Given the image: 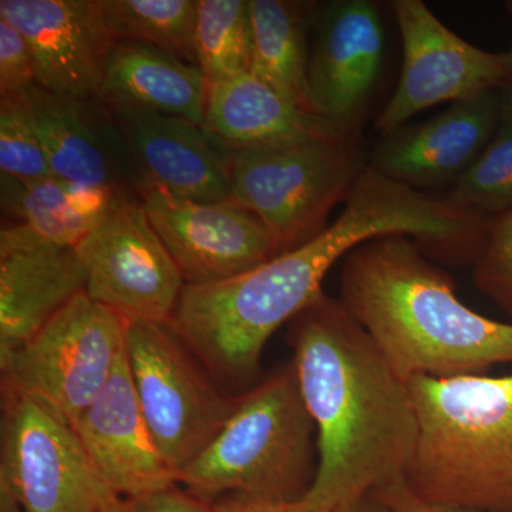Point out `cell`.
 <instances>
[{
	"instance_id": "6da1fadb",
	"label": "cell",
	"mask_w": 512,
	"mask_h": 512,
	"mask_svg": "<svg viewBox=\"0 0 512 512\" xmlns=\"http://www.w3.org/2000/svg\"><path fill=\"white\" fill-rule=\"evenodd\" d=\"M487 217L376 173L369 164L338 220L309 244L212 285H185L170 326L198 362L222 379L256 375L272 335L323 293L332 266L369 239L406 235L429 256L464 261Z\"/></svg>"
},
{
	"instance_id": "7a4b0ae2",
	"label": "cell",
	"mask_w": 512,
	"mask_h": 512,
	"mask_svg": "<svg viewBox=\"0 0 512 512\" xmlns=\"http://www.w3.org/2000/svg\"><path fill=\"white\" fill-rule=\"evenodd\" d=\"M288 342L318 433V473L303 500L332 512L404 477L419 437L409 384L340 299L320 293L288 323Z\"/></svg>"
},
{
	"instance_id": "3957f363",
	"label": "cell",
	"mask_w": 512,
	"mask_h": 512,
	"mask_svg": "<svg viewBox=\"0 0 512 512\" xmlns=\"http://www.w3.org/2000/svg\"><path fill=\"white\" fill-rule=\"evenodd\" d=\"M339 289L340 302L406 382L512 363V323L468 308L453 278L406 235L352 249L343 258Z\"/></svg>"
},
{
	"instance_id": "277c9868",
	"label": "cell",
	"mask_w": 512,
	"mask_h": 512,
	"mask_svg": "<svg viewBox=\"0 0 512 512\" xmlns=\"http://www.w3.org/2000/svg\"><path fill=\"white\" fill-rule=\"evenodd\" d=\"M419 437L404 478L430 503L512 512V375L407 380Z\"/></svg>"
},
{
	"instance_id": "5b68a950",
	"label": "cell",
	"mask_w": 512,
	"mask_h": 512,
	"mask_svg": "<svg viewBox=\"0 0 512 512\" xmlns=\"http://www.w3.org/2000/svg\"><path fill=\"white\" fill-rule=\"evenodd\" d=\"M318 466V433L291 365L239 397L220 434L178 473V484L210 503L228 495L298 501Z\"/></svg>"
},
{
	"instance_id": "8992f818",
	"label": "cell",
	"mask_w": 512,
	"mask_h": 512,
	"mask_svg": "<svg viewBox=\"0 0 512 512\" xmlns=\"http://www.w3.org/2000/svg\"><path fill=\"white\" fill-rule=\"evenodd\" d=\"M227 151L232 200L254 212L279 255L309 244L330 227L367 167L360 138Z\"/></svg>"
},
{
	"instance_id": "52a82bcc",
	"label": "cell",
	"mask_w": 512,
	"mask_h": 512,
	"mask_svg": "<svg viewBox=\"0 0 512 512\" xmlns=\"http://www.w3.org/2000/svg\"><path fill=\"white\" fill-rule=\"evenodd\" d=\"M124 346L148 429L178 476L224 429L239 397L212 384L168 325L127 323Z\"/></svg>"
},
{
	"instance_id": "ba28073f",
	"label": "cell",
	"mask_w": 512,
	"mask_h": 512,
	"mask_svg": "<svg viewBox=\"0 0 512 512\" xmlns=\"http://www.w3.org/2000/svg\"><path fill=\"white\" fill-rule=\"evenodd\" d=\"M126 330V320L82 293L0 362L2 387L35 397L72 423L109 382Z\"/></svg>"
},
{
	"instance_id": "9c48e42d",
	"label": "cell",
	"mask_w": 512,
	"mask_h": 512,
	"mask_svg": "<svg viewBox=\"0 0 512 512\" xmlns=\"http://www.w3.org/2000/svg\"><path fill=\"white\" fill-rule=\"evenodd\" d=\"M0 483L25 512H100L116 494L101 480L72 423L45 403L3 389Z\"/></svg>"
},
{
	"instance_id": "30bf717a",
	"label": "cell",
	"mask_w": 512,
	"mask_h": 512,
	"mask_svg": "<svg viewBox=\"0 0 512 512\" xmlns=\"http://www.w3.org/2000/svg\"><path fill=\"white\" fill-rule=\"evenodd\" d=\"M402 37L399 83L375 121L380 136L406 126L421 111L512 86V46L488 52L456 35L423 0L390 2Z\"/></svg>"
},
{
	"instance_id": "8fae6325",
	"label": "cell",
	"mask_w": 512,
	"mask_h": 512,
	"mask_svg": "<svg viewBox=\"0 0 512 512\" xmlns=\"http://www.w3.org/2000/svg\"><path fill=\"white\" fill-rule=\"evenodd\" d=\"M74 248L92 301L127 323H170L185 282L141 200L123 202Z\"/></svg>"
},
{
	"instance_id": "7c38bea8",
	"label": "cell",
	"mask_w": 512,
	"mask_h": 512,
	"mask_svg": "<svg viewBox=\"0 0 512 512\" xmlns=\"http://www.w3.org/2000/svg\"><path fill=\"white\" fill-rule=\"evenodd\" d=\"M141 202L185 285L228 281L279 256L264 222L237 201L197 202L148 188Z\"/></svg>"
},
{
	"instance_id": "4fadbf2b",
	"label": "cell",
	"mask_w": 512,
	"mask_h": 512,
	"mask_svg": "<svg viewBox=\"0 0 512 512\" xmlns=\"http://www.w3.org/2000/svg\"><path fill=\"white\" fill-rule=\"evenodd\" d=\"M308 83L313 109L360 137L382 72L384 28L372 0L316 3Z\"/></svg>"
},
{
	"instance_id": "5bb4252c",
	"label": "cell",
	"mask_w": 512,
	"mask_h": 512,
	"mask_svg": "<svg viewBox=\"0 0 512 512\" xmlns=\"http://www.w3.org/2000/svg\"><path fill=\"white\" fill-rule=\"evenodd\" d=\"M15 97L28 110L56 177L141 200L143 184L126 141L99 97L64 96L37 84Z\"/></svg>"
},
{
	"instance_id": "9a60e30c",
	"label": "cell",
	"mask_w": 512,
	"mask_h": 512,
	"mask_svg": "<svg viewBox=\"0 0 512 512\" xmlns=\"http://www.w3.org/2000/svg\"><path fill=\"white\" fill-rule=\"evenodd\" d=\"M0 19L29 43L37 86L80 99L99 97L116 43L100 0H0Z\"/></svg>"
},
{
	"instance_id": "2e32d148",
	"label": "cell",
	"mask_w": 512,
	"mask_h": 512,
	"mask_svg": "<svg viewBox=\"0 0 512 512\" xmlns=\"http://www.w3.org/2000/svg\"><path fill=\"white\" fill-rule=\"evenodd\" d=\"M72 426L94 470L117 497L136 501L180 485L141 412L126 346L106 387Z\"/></svg>"
},
{
	"instance_id": "e0dca14e",
	"label": "cell",
	"mask_w": 512,
	"mask_h": 512,
	"mask_svg": "<svg viewBox=\"0 0 512 512\" xmlns=\"http://www.w3.org/2000/svg\"><path fill=\"white\" fill-rule=\"evenodd\" d=\"M501 92L451 104L421 123L380 136L367 164L394 183L426 192L454 185L490 143L501 113Z\"/></svg>"
},
{
	"instance_id": "ac0fdd59",
	"label": "cell",
	"mask_w": 512,
	"mask_h": 512,
	"mask_svg": "<svg viewBox=\"0 0 512 512\" xmlns=\"http://www.w3.org/2000/svg\"><path fill=\"white\" fill-rule=\"evenodd\" d=\"M86 274L76 248L47 244L10 224L0 232V362L77 296Z\"/></svg>"
},
{
	"instance_id": "d6986e66",
	"label": "cell",
	"mask_w": 512,
	"mask_h": 512,
	"mask_svg": "<svg viewBox=\"0 0 512 512\" xmlns=\"http://www.w3.org/2000/svg\"><path fill=\"white\" fill-rule=\"evenodd\" d=\"M110 110L143 192L161 188L184 200H232L227 151L202 126L151 111Z\"/></svg>"
},
{
	"instance_id": "ffe728a7",
	"label": "cell",
	"mask_w": 512,
	"mask_h": 512,
	"mask_svg": "<svg viewBox=\"0 0 512 512\" xmlns=\"http://www.w3.org/2000/svg\"><path fill=\"white\" fill-rule=\"evenodd\" d=\"M202 128L229 150L360 138L299 109L251 73L210 84Z\"/></svg>"
},
{
	"instance_id": "44dd1931",
	"label": "cell",
	"mask_w": 512,
	"mask_h": 512,
	"mask_svg": "<svg viewBox=\"0 0 512 512\" xmlns=\"http://www.w3.org/2000/svg\"><path fill=\"white\" fill-rule=\"evenodd\" d=\"M210 84L194 64L157 47L116 40L99 99L109 109L151 111L202 126Z\"/></svg>"
},
{
	"instance_id": "7402d4cb",
	"label": "cell",
	"mask_w": 512,
	"mask_h": 512,
	"mask_svg": "<svg viewBox=\"0 0 512 512\" xmlns=\"http://www.w3.org/2000/svg\"><path fill=\"white\" fill-rule=\"evenodd\" d=\"M128 200L136 198L56 175L39 180L0 177L2 211L32 237L59 247H76Z\"/></svg>"
},
{
	"instance_id": "603a6c76",
	"label": "cell",
	"mask_w": 512,
	"mask_h": 512,
	"mask_svg": "<svg viewBox=\"0 0 512 512\" xmlns=\"http://www.w3.org/2000/svg\"><path fill=\"white\" fill-rule=\"evenodd\" d=\"M254 50L251 74L299 109L316 114L309 93V33L316 3L249 0Z\"/></svg>"
},
{
	"instance_id": "cb8c5ba5",
	"label": "cell",
	"mask_w": 512,
	"mask_h": 512,
	"mask_svg": "<svg viewBox=\"0 0 512 512\" xmlns=\"http://www.w3.org/2000/svg\"><path fill=\"white\" fill-rule=\"evenodd\" d=\"M107 28L116 40L157 47L197 66L192 0H100Z\"/></svg>"
},
{
	"instance_id": "d4e9b609",
	"label": "cell",
	"mask_w": 512,
	"mask_h": 512,
	"mask_svg": "<svg viewBox=\"0 0 512 512\" xmlns=\"http://www.w3.org/2000/svg\"><path fill=\"white\" fill-rule=\"evenodd\" d=\"M252 50L249 0H197L195 55L208 84L251 73Z\"/></svg>"
},
{
	"instance_id": "484cf974",
	"label": "cell",
	"mask_w": 512,
	"mask_h": 512,
	"mask_svg": "<svg viewBox=\"0 0 512 512\" xmlns=\"http://www.w3.org/2000/svg\"><path fill=\"white\" fill-rule=\"evenodd\" d=\"M447 198L490 217L512 207V86L501 92L500 119L490 143Z\"/></svg>"
},
{
	"instance_id": "4316f807",
	"label": "cell",
	"mask_w": 512,
	"mask_h": 512,
	"mask_svg": "<svg viewBox=\"0 0 512 512\" xmlns=\"http://www.w3.org/2000/svg\"><path fill=\"white\" fill-rule=\"evenodd\" d=\"M0 170L19 180L55 175L28 110L18 97H0Z\"/></svg>"
},
{
	"instance_id": "83f0119b",
	"label": "cell",
	"mask_w": 512,
	"mask_h": 512,
	"mask_svg": "<svg viewBox=\"0 0 512 512\" xmlns=\"http://www.w3.org/2000/svg\"><path fill=\"white\" fill-rule=\"evenodd\" d=\"M473 266L477 288L512 315V207L491 217L483 248Z\"/></svg>"
},
{
	"instance_id": "f1b7e54d",
	"label": "cell",
	"mask_w": 512,
	"mask_h": 512,
	"mask_svg": "<svg viewBox=\"0 0 512 512\" xmlns=\"http://www.w3.org/2000/svg\"><path fill=\"white\" fill-rule=\"evenodd\" d=\"M37 84L35 59L25 36L0 19V97H15Z\"/></svg>"
},
{
	"instance_id": "f546056e",
	"label": "cell",
	"mask_w": 512,
	"mask_h": 512,
	"mask_svg": "<svg viewBox=\"0 0 512 512\" xmlns=\"http://www.w3.org/2000/svg\"><path fill=\"white\" fill-rule=\"evenodd\" d=\"M370 495L382 504L386 512H474L430 503L414 493L404 477L384 485Z\"/></svg>"
},
{
	"instance_id": "4dcf8cb0",
	"label": "cell",
	"mask_w": 512,
	"mask_h": 512,
	"mask_svg": "<svg viewBox=\"0 0 512 512\" xmlns=\"http://www.w3.org/2000/svg\"><path fill=\"white\" fill-rule=\"evenodd\" d=\"M134 512H214L210 501L202 500L178 485L133 501Z\"/></svg>"
},
{
	"instance_id": "1f68e13d",
	"label": "cell",
	"mask_w": 512,
	"mask_h": 512,
	"mask_svg": "<svg viewBox=\"0 0 512 512\" xmlns=\"http://www.w3.org/2000/svg\"><path fill=\"white\" fill-rule=\"evenodd\" d=\"M214 512H316L305 500L274 501L228 495L212 503Z\"/></svg>"
},
{
	"instance_id": "d6a6232c",
	"label": "cell",
	"mask_w": 512,
	"mask_h": 512,
	"mask_svg": "<svg viewBox=\"0 0 512 512\" xmlns=\"http://www.w3.org/2000/svg\"><path fill=\"white\" fill-rule=\"evenodd\" d=\"M332 512H386V510H384L382 504L377 503L372 495H369V497L362 498L357 503L343 505V507Z\"/></svg>"
},
{
	"instance_id": "836d02e7",
	"label": "cell",
	"mask_w": 512,
	"mask_h": 512,
	"mask_svg": "<svg viewBox=\"0 0 512 512\" xmlns=\"http://www.w3.org/2000/svg\"><path fill=\"white\" fill-rule=\"evenodd\" d=\"M100 512H134L133 501L119 497L107 504Z\"/></svg>"
},
{
	"instance_id": "e575fe53",
	"label": "cell",
	"mask_w": 512,
	"mask_h": 512,
	"mask_svg": "<svg viewBox=\"0 0 512 512\" xmlns=\"http://www.w3.org/2000/svg\"><path fill=\"white\" fill-rule=\"evenodd\" d=\"M505 9H507L508 15H510V18L512 19V0L505 2Z\"/></svg>"
}]
</instances>
